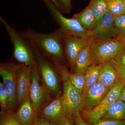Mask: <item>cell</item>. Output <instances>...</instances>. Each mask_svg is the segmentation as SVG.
Here are the masks:
<instances>
[{"label":"cell","instance_id":"30bf717a","mask_svg":"<svg viewBox=\"0 0 125 125\" xmlns=\"http://www.w3.org/2000/svg\"><path fill=\"white\" fill-rule=\"evenodd\" d=\"M63 34L64 53L66 54L71 67L74 69L78 54L91 38Z\"/></svg>","mask_w":125,"mask_h":125},{"label":"cell","instance_id":"8992f818","mask_svg":"<svg viewBox=\"0 0 125 125\" xmlns=\"http://www.w3.org/2000/svg\"><path fill=\"white\" fill-rule=\"evenodd\" d=\"M125 44L116 38L96 40L92 38V55L94 63L101 64L106 61L114 60Z\"/></svg>","mask_w":125,"mask_h":125},{"label":"cell","instance_id":"f546056e","mask_svg":"<svg viewBox=\"0 0 125 125\" xmlns=\"http://www.w3.org/2000/svg\"><path fill=\"white\" fill-rule=\"evenodd\" d=\"M34 125H55L50 121L41 117H39Z\"/></svg>","mask_w":125,"mask_h":125},{"label":"cell","instance_id":"44dd1931","mask_svg":"<svg viewBox=\"0 0 125 125\" xmlns=\"http://www.w3.org/2000/svg\"><path fill=\"white\" fill-rule=\"evenodd\" d=\"M90 6L98 23L108 11L106 0H91Z\"/></svg>","mask_w":125,"mask_h":125},{"label":"cell","instance_id":"52a82bcc","mask_svg":"<svg viewBox=\"0 0 125 125\" xmlns=\"http://www.w3.org/2000/svg\"><path fill=\"white\" fill-rule=\"evenodd\" d=\"M23 64L1 63L0 74L6 88L9 99V109L11 112L15 107L17 101V74Z\"/></svg>","mask_w":125,"mask_h":125},{"label":"cell","instance_id":"d6a6232c","mask_svg":"<svg viewBox=\"0 0 125 125\" xmlns=\"http://www.w3.org/2000/svg\"><path fill=\"white\" fill-rule=\"evenodd\" d=\"M118 75L119 78L125 83V68H119Z\"/></svg>","mask_w":125,"mask_h":125},{"label":"cell","instance_id":"6da1fadb","mask_svg":"<svg viewBox=\"0 0 125 125\" xmlns=\"http://www.w3.org/2000/svg\"><path fill=\"white\" fill-rule=\"evenodd\" d=\"M31 45L36 47L43 55H47L54 60V64L64 58L63 34L60 28L51 33L39 32L29 28L20 32Z\"/></svg>","mask_w":125,"mask_h":125},{"label":"cell","instance_id":"cb8c5ba5","mask_svg":"<svg viewBox=\"0 0 125 125\" xmlns=\"http://www.w3.org/2000/svg\"><path fill=\"white\" fill-rule=\"evenodd\" d=\"M114 26L117 34L116 39L122 40L125 38V14L114 18Z\"/></svg>","mask_w":125,"mask_h":125},{"label":"cell","instance_id":"7402d4cb","mask_svg":"<svg viewBox=\"0 0 125 125\" xmlns=\"http://www.w3.org/2000/svg\"><path fill=\"white\" fill-rule=\"evenodd\" d=\"M108 11L114 18L125 14L124 0H106Z\"/></svg>","mask_w":125,"mask_h":125},{"label":"cell","instance_id":"277c9868","mask_svg":"<svg viewBox=\"0 0 125 125\" xmlns=\"http://www.w3.org/2000/svg\"><path fill=\"white\" fill-rule=\"evenodd\" d=\"M49 10L52 19L60 26L63 34L87 38H92L93 32L85 29L80 23L73 18H68L51 0H42Z\"/></svg>","mask_w":125,"mask_h":125},{"label":"cell","instance_id":"2e32d148","mask_svg":"<svg viewBox=\"0 0 125 125\" xmlns=\"http://www.w3.org/2000/svg\"><path fill=\"white\" fill-rule=\"evenodd\" d=\"M18 120L24 125H34L39 116L33 107L30 96L25 99L18 111L15 113Z\"/></svg>","mask_w":125,"mask_h":125},{"label":"cell","instance_id":"8d00e7d4","mask_svg":"<svg viewBox=\"0 0 125 125\" xmlns=\"http://www.w3.org/2000/svg\"><path fill=\"white\" fill-rule=\"evenodd\" d=\"M124 4H125V0H124Z\"/></svg>","mask_w":125,"mask_h":125},{"label":"cell","instance_id":"603a6c76","mask_svg":"<svg viewBox=\"0 0 125 125\" xmlns=\"http://www.w3.org/2000/svg\"><path fill=\"white\" fill-rule=\"evenodd\" d=\"M67 75L72 83L81 94L85 84L84 74L75 72L69 73L67 72Z\"/></svg>","mask_w":125,"mask_h":125},{"label":"cell","instance_id":"e575fe53","mask_svg":"<svg viewBox=\"0 0 125 125\" xmlns=\"http://www.w3.org/2000/svg\"><path fill=\"white\" fill-rule=\"evenodd\" d=\"M54 3L55 5H56V6H57L58 9H60V10L62 11V9L60 5L59 4V2L57 1V0H51Z\"/></svg>","mask_w":125,"mask_h":125},{"label":"cell","instance_id":"484cf974","mask_svg":"<svg viewBox=\"0 0 125 125\" xmlns=\"http://www.w3.org/2000/svg\"><path fill=\"white\" fill-rule=\"evenodd\" d=\"M0 105L1 112H10L9 94L3 82L0 83Z\"/></svg>","mask_w":125,"mask_h":125},{"label":"cell","instance_id":"3957f363","mask_svg":"<svg viewBox=\"0 0 125 125\" xmlns=\"http://www.w3.org/2000/svg\"><path fill=\"white\" fill-rule=\"evenodd\" d=\"M0 20L4 27L13 47V56L20 64L31 66L36 62L34 52L31 45L21 34L2 16Z\"/></svg>","mask_w":125,"mask_h":125},{"label":"cell","instance_id":"9a60e30c","mask_svg":"<svg viewBox=\"0 0 125 125\" xmlns=\"http://www.w3.org/2000/svg\"><path fill=\"white\" fill-rule=\"evenodd\" d=\"M101 65L98 82L111 89L120 79L118 75L119 67L113 60L106 61Z\"/></svg>","mask_w":125,"mask_h":125},{"label":"cell","instance_id":"5b68a950","mask_svg":"<svg viewBox=\"0 0 125 125\" xmlns=\"http://www.w3.org/2000/svg\"><path fill=\"white\" fill-rule=\"evenodd\" d=\"M125 85V82L119 79L96 106L88 111H81L82 118L89 125L102 118L113 104L118 100L121 90Z\"/></svg>","mask_w":125,"mask_h":125},{"label":"cell","instance_id":"4fadbf2b","mask_svg":"<svg viewBox=\"0 0 125 125\" xmlns=\"http://www.w3.org/2000/svg\"><path fill=\"white\" fill-rule=\"evenodd\" d=\"M39 117L58 125L66 117L62 107L61 97H58L43 106L38 113Z\"/></svg>","mask_w":125,"mask_h":125},{"label":"cell","instance_id":"ba28073f","mask_svg":"<svg viewBox=\"0 0 125 125\" xmlns=\"http://www.w3.org/2000/svg\"><path fill=\"white\" fill-rule=\"evenodd\" d=\"M39 69L36 61L31 66V83L30 97L32 105L38 113L50 96L46 87L40 83Z\"/></svg>","mask_w":125,"mask_h":125},{"label":"cell","instance_id":"1f68e13d","mask_svg":"<svg viewBox=\"0 0 125 125\" xmlns=\"http://www.w3.org/2000/svg\"><path fill=\"white\" fill-rule=\"evenodd\" d=\"M75 125H89L82 118L81 116L74 118Z\"/></svg>","mask_w":125,"mask_h":125},{"label":"cell","instance_id":"83f0119b","mask_svg":"<svg viewBox=\"0 0 125 125\" xmlns=\"http://www.w3.org/2000/svg\"><path fill=\"white\" fill-rule=\"evenodd\" d=\"M113 60L119 68H125V45Z\"/></svg>","mask_w":125,"mask_h":125},{"label":"cell","instance_id":"7a4b0ae2","mask_svg":"<svg viewBox=\"0 0 125 125\" xmlns=\"http://www.w3.org/2000/svg\"><path fill=\"white\" fill-rule=\"evenodd\" d=\"M63 78V92L62 103L65 116L74 118L81 116L82 97L79 92L72 84L67 75V71L62 65L56 67Z\"/></svg>","mask_w":125,"mask_h":125},{"label":"cell","instance_id":"9c48e42d","mask_svg":"<svg viewBox=\"0 0 125 125\" xmlns=\"http://www.w3.org/2000/svg\"><path fill=\"white\" fill-rule=\"evenodd\" d=\"M30 44L37 59V64L45 87L49 91L56 93L58 91L59 85L55 72L41 52L36 47Z\"/></svg>","mask_w":125,"mask_h":125},{"label":"cell","instance_id":"7c38bea8","mask_svg":"<svg viewBox=\"0 0 125 125\" xmlns=\"http://www.w3.org/2000/svg\"><path fill=\"white\" fill-rule=\"evenodd\" d=\"M114 16L108 11L92 30V38L96 40H105L117 38V34L114 26Z\"/></svg>","mask_w":125,"mask_h":125},{"label":"cell","instance_id":"f1b7e54d","mask_svg":"<svg viewBox=\"0 0 125 125\" xmlns=\"http://www.w3.org/2000/svg\"><path fill=\"white\" fill-rule=\"evenodd\" d=\"M60 5L62 12L69 13L71 11L72 5V0H57Z\"/></svg>","mask_w":125,"mask_h":125},{"label":"cell","instance_id":"ffe728a7","mask_svg":"<svg viewBox=\"0 0 125 125\" xmlns=\"http://www.w3.org/2000/svg\"><path fill=\"white\" fill-rule=\"evenodd\" d=\"M102 119L125 121V102L118 99L113 104Z\"/></svg>","mask_w":125,"mask_h":125},{"label":"cell","instance_id":"8fae6325","mask_svg":"<svg viewBox=\"0 0 125 125\" xmlns=\"http://www.w3.org/2000/svg\"><path fill=\"white\" fill-rule=\"evenodd\" d=\"M110 90L99 82L92 85L82 96V111H88L93 109L101 102Z\"/></svg>","mask_w":125,"mask_h":125},{"label":"cell","instance_id":"d590c367","mask_svg":"<svg viewBox=\"0 0 125 125\" xmlns=\"http://www.w3.org/2000/svg\"><path fill=\"white\" fill-rule=\"evenodd\" d=\"M121 41H122V42L123 43H124V44L125 45V38L123 39H122V40H121Z\"/></svg>","mask_w":125,"mask_h":125},{"label":"cell","instance_id":"e0dca14e","mask_svg":"<svg viewBox=\"0 0 125 125\" xmlns=\"http://www.w3.org/2000/svg\"><path fill=\"white\" fill-rule=\"evenodd\" d=\"M91 38L88 42L78 54L75 61L74 69L75 72L85 74L87 69L94 64L92 55Z\"/></svg>","mask_w":125,"mask_h":125},{"label":"cell","instance_id":"4316f807","mask_svg":"<svg viewBox=\"0 0 125 125\" xmlns=\"http://www.w3.org/2000/svg\"><path fill=\"white\" fill-rule=\"evenodd\" d=\"M89 125H125V121L114 119H101Z\"/></svg>","mask_w":125,"mask_h":125},{"label":"cell","instance_id":"d4e9b609","mask_svg":"<svg viewBox=\"0 0 125 125\" xmlns=\"http://www.w3.org/2000/svg\"><path fill=\"white\" fill-rule=\"evenodd\" d=\"M0 125H24L18 120L11 112H1Z\"/></svg>","mask_w":125,"mask_h":125},{"label":"cell","instance_id":"5bb4252c","mask_svg":"<svg viewBox=\"0 0 125 125\" xmlns=\"http://www.w3.org/2000/svg\"><path fill=\"white\" fill-rule=\"evenodd\" d=\"M31 83V66L23 64L18 70L17 74V101L21 105L30 96Z\"/></svg>","mask_w":125,"mask_h":125},{"label":"cell","instance_id":"836d02e7","mask_svg":"<svg viewBox=\"0 0 125 125\" xmlns=\"http://www.w3.org/2000/svg\"><path fill=\"white\" fill-rule=\"evenodd\" d=\"M118 99L123 101L125 102V85L121 90Z\"/></svg>","mask_w":125,"mask_h":125},{"label":"cell","instance_id":"d6986e66","mask_svg":"<svg viewBox=\"0 0 125 125\" xmlns=\"http://www.w3.org/2000/svg\"><path fill=\"white\" fill-rule=\"evenodd\" d=\"M101 68V64L94 63L86 70L84 74L85 84L81 97L85 94L90 87L98 82Z\"/></svg>","mask_w":125,"mask_h":125},{"label":"cell","instance_id":"4dcf8cb0","mask_svg":"<svg viewBox=\"0 0 125 125\" xmlns=\"http://www.w3.org/2000/svg\"><path fill=\"white\" fill-rule=\"evenodd\" d=\"M58 125H75L73 118L65 117Z\"/></svg>","mask_w":125,"mask_h":125},{"label":"cell","instance_id":"ac0fdd59","mask_svg":"<svg viewBox=\"0 0 125 125\" xmlns=\"http://www.w3.org/2000/svg\"><path fill=\"white\" fill-rule=\"evenodd\" d=\"M72 18L78 21L84 28L89 31L94 29L98 23L89 5L80 13L74 14Z\"/></svg>","mask_w":125,"mask_h":125}]
</instances>
